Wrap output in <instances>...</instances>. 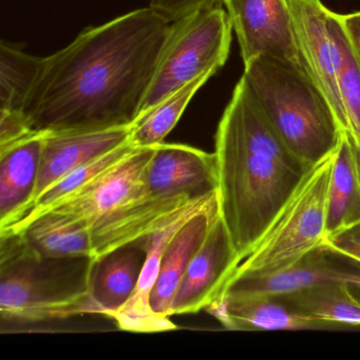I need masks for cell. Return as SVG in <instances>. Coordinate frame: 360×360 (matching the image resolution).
I'll return each instance as SVG.
<instances>
[{"label":"cell","mask_w":360,"mask_h":360,"mask_svg":"<svg viewBox=\"0 0 360 360\" xmlns=\"http://www.w3.org/2000/svg\"><path fill=\"white\" fill-rule=\"evenodd\" d=\"M172 22L153 8L84 30L44 58L24 110L37 134L128 127L142 110Z\"/></svg>","instance_id":"6da1fadb"},{"label":"cell","mask_w":360,"mask_h":360,"mask_svg":"<svg viewBox=\"0 0 360 360\" xmlns=\"http://www.w3.org/2000/svg\"><path fill=\"white\" fill-rule=\"evenodd\" d=\"M214 145L219 212L242 262L311 167L276 134L243 77L219 122Z\"/></svg>","instance_id":"7a4b0ae2"},{"label":"cell","mask_w":360,"mask_h":360,"mask_svg":"<svg viewBox=\"0 0 360 360\" xmlns=\"http://www.w3.org/2000/svg\"><path fill=\"white\" fill-rule=\"evenodd\" d=\"M92 259L43 258L20 233H0V313L8 323H37L96 314Z\"/></svg>","instance_id":"3957f363"},{"label":"cell","mask_w":360,"mask_h":360,"mask_svg":"<svg viewBox=\"0 0 360 360\" xmlns=\"http://www.w3.org/2000/svg\"><path fill=\"white\" fill-rule=\"evenodd\" d=\"M242 77L286 147L313 167L335 153L342 130L328 100L304 68L262 56Z\"/></svg>","instance_id":"277c9868"},{"label":"cell","mask_w":360,"mask_h":360,"mask_svg":"<svg viewBox=\"0 0 360 360\" xmlns=\"http://www.w3.org/2000/svg\"><path fill=\"white\" fill-rule=\"evenodd\" d=\"M334 157L335 153L309 168L233 278L288 269L326 245V198Z\"/></svg>","instance_id":"5b68a950"},{"label":"cell","mask_w":360,"mask_h":360,"mask_svg":"<svg viewBox=\"0 0 360 360\" xmlns=\"http://www.w3.org/2000/svg\"><path fill=\"white\" fill-rule=\"evenodd\" d=\"M231 31L222 7L172 22L140 115L201 75H216L229 58Z\"/></svg>","instance_id":"8992f818"},{"label":"cell","mask_w":360,"mask_h":360,"mask_svg":"<svg viewBox=\"0 0 360 360\" xmlns=\"http://www.w3.org/2000/svg\"><path fill=\"white\" fill-rule=\"evenodd\" d=\"M288 3L303 68L326 96L345 134L347 120L338 77L349 37L341 15L328 9L321 0H288Z\"/></svg>","instance_id":"52a82bcc"},{"label":"cell","mask_w":360,"mask_h":360,"mask_svg":"<svg viewBox=\"0 0 360 360\" xmlns=\"http://www.w3.org/2000/svg\"><path fill=\"white\" fill-rule=\"evenodd\" d=\"M339 285L352 286L360 292V263L324 245L288 269L263 275L233 278L224 292L288 296Z\"/></svg>","instance_id":"ba28073f"},{"label":"cell","mask_w":360,"mask_h":360,"mask_svg":"<svg viewBox=\"0 0 360 360\" xmlns=\"http://www.w3.org/2000/svg\"><path fill=\"white\" fill-rule=\"evenodd\" d=\"M244 65L266 56L303 68L288 0H225Z\"/></svg>","instance_id":"9c48e42d"},{"label":"cell","mask_w":360,"mask_h":360,"mask_svg":"<svg viewBox=\"0 0 360 360\" xmlns=\"http://www.w3.org/2000/svg\"><path fill=\"white\" fill-rule=\"evenodd\" d=\"M155 149L136 147L119 165L51 210L79 219L89 229L115 218L126 208L153 195L147 189L145 174Z\"/></svg>","instance_id":"30bf717a"},{"label":"cell","mask_w":360,"mask_h":360,"mask_svg":"<svg viewBox=\"0 0 360 360\" xmlns=\"http://www.w3.org/2000/svg\"><path fill=\"white\" fill-rule=\"evenodd\" d=\"M241 263L222 219L214 221L181 282L172 317L205 311L224 292Z\"/></svg>","instance_id":"8fae6325"},{"label":"cell","mask_w":360,"mask_h":360,"mask_svg":"<svg viewBox=\"0 0 360 360\" xmlns=\"http://www.w3.org/2000/svg\"><path fill=\"white\" fill-rule=\"evenodd\" d=\"M145 183L158 197H207L218 191L216 155L182 144L155 146Z\"/></svg>","instance_id":"7c38bea8"},{"label":"cell","mask_w":360,"mask_h":360,"mask_svg":"<svg viewBox=\"0 0 360 360\" xmlns=\"http://www.w3.org/2000/svg\"><path fill=\"white\" fill-rule=\"evenodd\" d=\"M218 199V191L189 204L179 212L165 226L145 238L147 256L134 294L119 311L108 318L119 326L120 330L136 333H159L176 330L172 321H165L153 313L150 307V296L159 275L160 265L166 246L174 233L191 217L207 207Z\"/></svg>","instance_id":"4fadbf2b"},{"label":"cell","mask_w":360,"mask_h":360,"mask_svg":"<svg viewBox=\"0 0 360 360\" xmlns=\"http://www.w3.org/2000/svg\"><path fill=\"white\" fill-rule=\"evenodd\" d=\"M226 330H311L328 323L299 311L281 296L224 292L205 309Z\"/></svg>","instance_id":"5bb4252c"},{"label":"cell","mask_w":360,"mask_h":360,"mask_svg":"<svg viewBox=\"0 0 360 360\" xmlns=\"http://www.w3.org/2000/svg\"><path fill=\"white\" fill-rule=\"evenodd\" d=\"M130 132L131 126L101 131L46 136L34 203L47 189L79 166L128 142Z\"/></svg>","instance_id":"9a60e30c"},{"label":"cell","mask_w":360,"mask_h":360,"mask_svg":"<svg viewBox=\"0 0 360 360\" xmlns=\"http://www.w3.org/2000/svg\"><path fill=\"white\" fill-rule=\"evenodd\" d=\"M219 216L217 199L188 219L166 246L150 296L151 309L161 319L172 321V302L181 282Z\"/></svg>","instance_id":"2e32d148"},{"label":"cell","mask_w":360,"mask_h":360,"mask_svg":"<svg viewBox=\"0 0 360 360\" xmlns=\"http://www.w3.org/2000/svg\"><path fill=\"white\" fill-rule=\"evenodd\" d=\"M45 136L34 134L0 151V231L11 229L32 208Z\"/></svg>","instance_id":"e0dca14e"},{"label":"cell","mask_w":360,"mask_h":360,"mask_svg":"<svg viewBox=\"0 0 360 360\" xmlns=\"http://www.w3.org/2000/svg\"><path fill=\"white\" fill-rule=\"evenodd\" d=\"M146 256L144 238L92 259L90 294L96 314L109 317L126 304L136 290Z\"/></svg>","instance_id":"ac0fdd59"},{"label":"cell","mask_w":360,"mask_h":360,"mask_svg":"<svg viewBox=\"0 0 360 360\" xmlns=\"http://www.w3.org/2000/svg\"><path fill=\"white\" fill-rule=\"evenodd\" d=\"M9 231L20 233L26 245L43 258L94 257L89 227L58 210H46Z\"/></svg>","instance_id":"d6986e66"},{"label":"cell","mask_w":360,"mask_h":360,"mask_svg":"<svg viewBox=\"0 0 360 360\" xmlns=\"http://www.w3.org/2000/svg\"><path fill=\"white\" fill-rule=\"evenodd\" d=\"M360 225V182L353 144L342 134L335 151L326 198V239L334 241Z\"/></svg>","instance_id":"ffe728a7"},{"label":"cell","mask_w":360,"mask_h":360,"mask_svg":"<svg viewBox=\"0 0 360 360\" xmlns=\"http://www.w3.org/2000/svg\"><path fill=\"white\" fill-rule=\"evenodd\" d=\"M44 58L31 56L20 46L0 45V111L24 113L43 66Z\"/></svg>","instance_id":"44dd1931"},{"label":"cell","mask_w":360,"mask_h":360,"mask_svg":"<svg viewBox=\"0 0 360 360\" xmlns=\"http://www.w3.org/2000/svg\"><path fill=\"white\" fill-rule=\"evenodd\" d=\"M212 77V73L201 75L140 115L131 125L130 141L132 144L144 148L164 143V139L176 127L198 90Z\"/></svg>","instance_id":"7402d4cb"},{"label":"cell","mask_w":360,"mask_h":360,"mask_svg":"<svg viewBox=\"0 0 360 360\" xmlns=\"http://www.w3.org/2000/svg\"><path fill=\"white\" fill-rule=\"evenodd\" d=\"M136 149V147L129 140L128 142L122 144L121 146L117 147V148L96 158L92 161L79 166L68 176H65L53 186L47 189L37 200L29 214L25 218H22L18 224L5 231H12V229L24 224L30 219L34 218L37 214H41L46 210H51V208L60 205L63 202L75 197V195L87 188L92 182L101 178L103 174L119 165ZM0 233H3V231H0Z\"/></svg>","instance_id":"603a6c76"},{"label":"cell","mask_w":360,"mask_h":360,"mask_svg":"<svg viewBox=\"0 0 360 360\" xmlns=\"http://www.w3.org/2000/svg\"><path fill=\"white\" fill-rule=\"evenodd\" d=\"M347 285L317 288L281 296L299 311L324 323L360 326V296Z\"/></svg>","instance_id":"cb8c5ba5"},{"label":"cell","mask_w":360,"mask_h":360,"mask_svg":"<svg viewBox=\"0 0 360 360\" xmlns=\"http://www.w3.org/2000/svg\"><path fill=\"white\" fill-rule=\"evenodd\" d=\"M338 85L347 120L345 134L352 142L360 144V60L349 39L345 48Z\"/></svg>","instance_id":"d4e9b609"},{"label":"cell","mask_w":360,"mask_h":360,"mask_svg":"<svg viewBox=\"0 0 360 360\" xmlns=\"http://www.w3.org/2000/svg\"><path fill=\"white\" fill-rule=\"evenodd\" d=\"M225 0H151L150 6L170 22L188 18L198 12L222 7Z\"/></svg>","instance_id":"484cf974"},{"label":"cell","mask_w":360,"mask_h":360,"mask_svg":"<svg viewBox=\"0 0 360 360\" xmlns=\"http://www.w3.org/2000/svg\"><path fill=\"white\" fill-rule=\"evenodd\" d=\"M37 134L29 126L24 113L0 111V151L6 150Z\"/></svg>","instance_id":"4316f807"},{"label":"cell","mask_w":360,"mask_h":360,"mask_svg":"<svg viewBox=\"0 0 360 360\" xmlns=\"http://www.w3.org/2000/svg\"><path fill=\"white\" fill-rule=\"evenodd\" d=\"M341 22L351 41L352 47L360 60V11L341 15Z\"/></svg>","instance_id":"83f0119b"},{"label":"cell","mask_w":360,"mask_h":360,"mask_svg":"<svg viewBox=\"0 0 360 360\" xmlns=\"http://www.w3.org/2000/svg\"><path fill=\"white\" fill-rule=\"evenodd\" d=\"M328 248L360 263V245L343 239H336L326 244Z\"/></svg>","instance_id":"f1b7e54d"},{"label":"cell","mask_w":360,"mask_h":360,"mask_svg":"<svg viewBox=\"0 0 360 360\" xmlns=\"http://www.w3.org/2000/svg\"><path fill=\"white\" fill-rule=\"evenodd\" d=\"M337 239L347 240V241L353 242V243L360 245V225Z\"/></svg>","instance_id":"f546056e"},{"label":"cell","mask_w":360,"mask_h":360,"mask_svg":"<svg viewBox=\"0 0 360 360\" xmlns=\"http://www.w3.org/2000/svg\"><path fill=\"white\" fill-rule=\"evenodd\" d=\"M352 144H353L356 170H357L358 179H359L360 182V144H355V143L353 142H352Z\"/></svg>","instance_id":"4dcf8cb0"},{"label":"cell","mask_w":360,"mask_h":360,"mask_svg":"<svg viewBox=\"0 0 360 360\" xmlns=\"http://www.w3.org/2000/svg\"><path fill=\"white\" fill-rule=\"evenodd\" d=\"M359 1H360V0H359Z\"/></svg>","instance_id":"1f68e13d"}]
</instances>
